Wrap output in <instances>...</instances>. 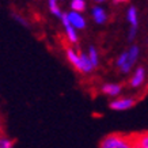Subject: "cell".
<instances>
[{
	"instance_id": "cell-1",
	"label": "cell",
	"mask_w": 148,
	"mask_h": 148,
	"mask_svg": "<svg viewBox=\"0 0 148 148\" xmlns=\"http://www.w3.org/2000/svg\"><path fill=\"white\" fill-rule=\"evenodd\" d=\"M99 147H102V148H129V147H132V140H130V136L113 133V135H109V136H106L105 139L101 140Z\"/></svg>"
},
{
	"instance_id": "cell-7",
	"label": "cell",
	"mask_w": 148,
	"mask_h": 148,
	"mask_svg": "<svg viewBox=\"0 0 148 148\" xmlns=\"http://www.w3.org/2000/svg\"><path fill=\"white\" fill-rule=\"evenodd\" d=\"M144 79H145V71H144V68H137L135 72V75L132 77V80H130V86L136 88V87H140V86L143 84Z\"/></svg>"
},
{
	"instance_id": "cell-15",
	"label": "cell",
	"mask_w": 148,
	"mask_h": 148,
	"mask_svg": "<svg viewBox=\"0 0 148 148\" xmlns=\"http://www.w3.org/2000/svg\"><path fill=\"white\" fill-rule=\"evenodd\" d=\"M14 141L7 137H0V148H12Z\"/></svg>"
},
{
	"instance_id": "cell-4",
	"label": "cell",
	"mask_w": 148,
	"mask_h": 148,
	"mask_svg": "<svg viewBox=\"0 0 148 148\" xmlns=\"http://www.w3.org/2000/svg\"><path fill=\"white\" fill-rule=\"evenodd\" d=\"M130 140H132V147L148 148V132L133 133V135H130Z\"/></svg>"
},
{
	"instance_id": "cell-3",
	"label": "cell",
	"mask_w": 148,
	"mask_h": 148,
	"mask_svg": "<svg viewBox=\"0 0 148 148\" xmlns=\"http://www.w3.org/2000/svg\"><path fill=\"white\" fill-rule=\"evenodd\" d=\"M135 105H136L135 98H120L110 103V109H113V110H126V109H130Z\"/></svg>"
},
{
	"instance_id": "cell-9",
	"label": "cell",
	"mask_w": 148,
	"mask_h": 148,
	"mask_svg": "<svg viewBox=\"0 0 148 148\" xmlns=\"http://www.w3.org/2000/svg\"><path fill=\"white\" fill-rule=\"evenodd\" d=\"M67 57L69 60V63L79 71L80 69V57H79V54H76L72 49H67Z\"/></svg>"
},
{
	"instance_id": "cell-19",
	"label": "cell",
	"mask_w": 148,
	"mask_h": 148,
	"mask_svg": "<svg viewBox=\"0 0 148 148\" xmlns=\"http://www.w3.org/2000/svg\"><path fill=\"white\" fill-rule=\"evenodd\" d=\"M97 3H103V1H106V0H95Z\"/></svg>"
},
{
	"instance_id": "cell-12",
	"label": "cell",
	"mask_w": 148,
	"mask_h": 148,
	"mask_svg": "<svg viewBox=\"0 0 148 148\" xmlns=\"http://www.w3.org/2000/svg\"><path fill=\"white\" fill-rule=\"evenodd\" d=\"M71 7H72L73 11H76V12H82V11H84L86 10V1L84 0H72Z\"/></svg>"
},
{
	"instance_id": "cell-6",
	"label": "cell",
	"mask_w": 148,
	"mask_h": 148,
	"mask_svg": "<svg viewBox=\"0 0 148 148\" xmlns=\"http://www.w3.org/2000/svg\"><path fill=\"white\" fill-rule=\"evenodd\" d=\"M67 18H68V21H69V23H71L75 29H84L86 21L83 19L82 15H79V12L73 11V12H71V14H67Z\"/></svg>"
},
{
	"instance_id": "cell-10",
	"label": "cell",
	"mask_w": 148,
	"mask_h": 148,
	"mask_svg": "<svg viewBox=\"0 0 148 148\" xmlns=\"http://www.w3.org/2000/svg\"><path fill=\"white\" fill-rule=\"evenodd\" d=\"M92 15H94V19L97 23H105L106 19H108L106 12H105L101 7H94V8H92Z\"/></svg>"
},
{
	"instance_id": "cell-18",
	"label": "cell",
	"mask_w": 148,
	"mask_h": 148,
	"mask_svg": "<svg viewBox=\"0 0 148 148\" xmlns=\"http://www.w3.org/2000/svg\"><path fill=\"white\" fill-rule=\"evenodd\" d=\"M128 1H129V0H114V3H117V4H118V3H128Z\"/></svg>"
},
{
	"instance_id": "cell-2",
	"label": "cell",
	"mask_w": 148,
	"mask_h": 148,
	"mask_svg": "<svg viewBox=\"0 0 148 148\" xmlns=\"http://www.w3.org/2000/svg\"><path fill=\"white\" fill-rule=\"evenodd\" d=\"M137 56H139V49H137V46H132L129 52H126L125 63L120 67V68H121V71L124 72V73L129 72V69L132 68V65H133V64H135V61L137 60Z\"/></svg>"
},
{
	"instance_id": "cell-8",
	"label": "cell",
	"mask_w": 148,
	"mask_h": 148,
	"mask_svg": "<svg viewBox=\"0 0 148 148\" xmlns=\"http://www.w3.org/2000/svg\"><path fill=\"white\" fill-rule=\"evenodd\" d=\"M122 87L120 84H105L102 87V91L106 95H110V97H116L121 92Z\"/></svg>"
},
{
	"instance_id": "cell-14",
	"label": "cell",
	"mask_w": 148,
	"mask_h": 148,
	"mask_svg": "<svg viewBox=\"0 0 148 148\" xmlns=\"http://www.w3.org/2000/svg\"><path fill=\"white\" fill-rule=\"evenodd\" d=\"M49 8H50V12L54 14L56 16L61 15L60 10H58V5H57V0H49Z\"/></svg>"
},
{
	"instance_id": "cell-16",
	"label": "cell",
	"mask_w": 148,
	"mask_h": 148,
	"mask_svg": "<svg viewBox=\"0 0 148 148\" xmlns=\"http://www.w3.org/2000/svg\"><path fill=\"white\" fill-rule=\"evenodd\" d=\"M125 60H126V52L125 53H122L121 56H120V58L117 60V65H118V67H121L122 64L125 63Z\"/></svg>"
},
{
	"instance_id": "cell-5",
	"label": "cell",
	"mask_w": 148,
	"mask_h": 148,
	"mask_svg": "<svg viewBox=\"0 0 148 148\" xmlns=\"http://www.w3.org/2000/svg\"><path fill=\"white\" fill-rule=\"evenodd\" d=\"M60 18H61L63 25H64V27H65V33H67L68 40L71 41V42H73V44H76V42H77L76 32H75V27L72 26L71 23H69V21H68L67 14H61V15H60Z\"/></svg>"
},
{
	"instance_id": "cell-17",
	"label": "cell",
	"mask_w": 148,
	"mask_h": 148,
	"mask_svg": "<svg viewBox=\"0 0 148 148\" xmlns=\"http://www.w3.org/2000/svg\"><path fill=\"white\" fill-rule=\"evenodd\" d=\"M14 18L16 19V21H18L19 23H22V25H25V26H27V22H26V21H25V19H23V18H21L19 15H14Z\"/></svg>"
},
{
	"instance_id": "cell-11",
	"label": "cell",
	"mask_w": 148,
	"mask_h": 148,
	"mask_svg": "<svg viewBox=\"0 0 148 148\" xmlns=\"http://www.w3.org/2000/svg\"><path fill=\"white\" fill-rule=\"evenodd\" d=\"M128 21L130 22L132 27L137 29V23H139V21H137V11H136L135 7H130V8L128 10Z\"/></svg>"
},
{
	"instance_id": "cell-13",
	"label": "cell",
	"mask_w": 148,
	"mask_h": 148,
	"mask_svg": "<svg viewBox=\"0 0 148 148\" xmlns=\"http://www.w3.org/2000/svg\"><path fill=\"white\" fill-rule=\"evenodd\" d=\"M88 58H90L92 67H97V65H98V54H97L95 48H90V52H88Z\"/></svg>"
}]
</instances>
